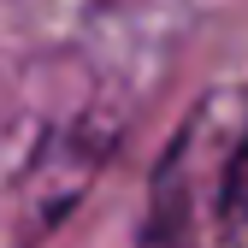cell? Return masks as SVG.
Listing matches in <instances>:
<instances>
[{
    "mask_svg": "<svg viewBox=\"0 0 248 248\" xmlns=\"http://www.w3.org/2000/svg\"><path fill=\"white\" fill-rule=\"evenodd\" d=\"M154 248H248V89H207L148 189Z\"/></svg>",
    "mask_w": 248,
    "mask_h": 248,
    "instance_id": "obj_1",
    "label": "cell"
}]
</instances>
